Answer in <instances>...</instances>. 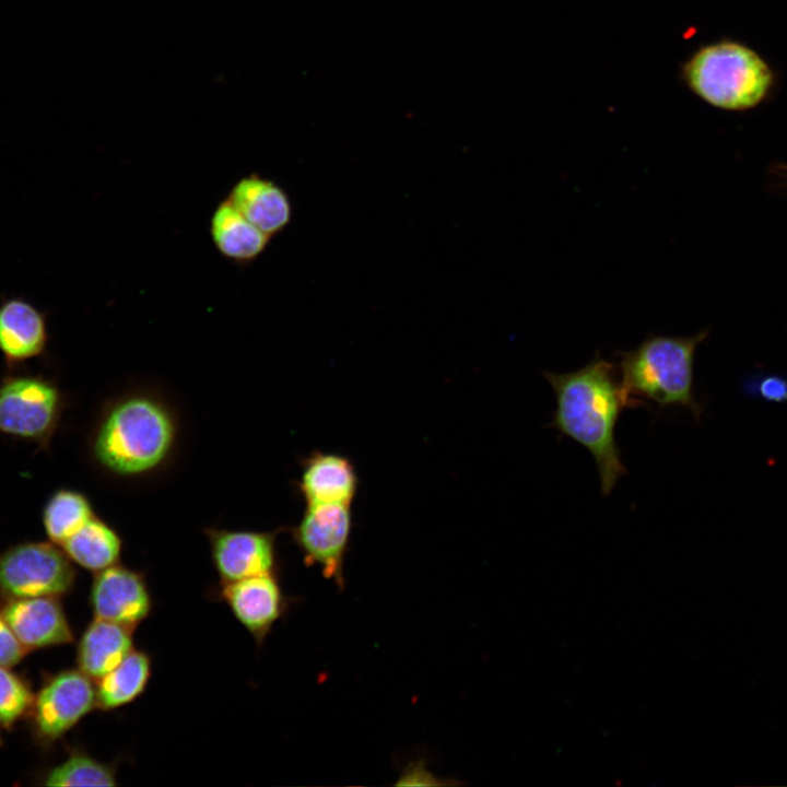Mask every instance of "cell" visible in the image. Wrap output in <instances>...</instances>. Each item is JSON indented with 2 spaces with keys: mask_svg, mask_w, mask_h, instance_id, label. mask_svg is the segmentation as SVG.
<instances>
[{
  "mask_svg": "<svg viewBox=\"0 0 787 787\" xmlns=\"http://www.w3.org/2000/svg\"><path fill=\"white\" fill-rule=\"evenodd\" d=\"M551 385L556 407L548 426L578 443L592 456L600 489L609 496L626 474L615 426L629 408L618 378L616 365L599 353L584 367L564 374L542 372Z\"/></svg>",
  "mask_w": 787,
  "mask_h": 787,
  "instance_id": "6da1fadb",
  "label": "cell"
},
{
  "mask_svg": "<svg viewBox=\"0 0 787 787\" xmlns=\"http://www.w3.org/2000/svg\"><path fill=\"white\" fill-rule=\"evenodd\" d=\"M178 435L172 409L151 393H129L102 413L91 453L105 471L124 478L149 474L172 455Z\"/></svg>",
  "mask_w": 787,
  "mask_h": 787,
  "instance_id": "7a4b0ae2",
  "label": "cell"
},
{
  "mask_svg": "<svg viewBox=\"0 0 787 787\" xmlns=\"http://www.w3.org/2000/svg\"><path fill=\"white\" fill-rule=\"evenodd\" d=\"M708 336V328L691 337L649 334L635 349L616 351L619 381L629 408L646 402L658 411L681 407L701 422L704 411L694 392V359Z\"/></svg>",
  "mask_w": 787,
  "mask_h": 787,
  "instance_id": "3957f363",
  "label": "cell"
},
{
  "mask_svg": "<svg viewBox=\"0 0 787 787\" xmlns=\"http://www.w3.org/2000/svg\"><path fill=\"white\" fill-rule=\"evenodd\" d=\"M682 79L702 101L728 111L755 108L775 83L770 64L751 47L731 39L701 46L683 63Z\"/></svg>",
  "mask_w": 787,
  "mask_h": 787,
  "instance_id": "277c9868",
  "label": "cell"
},
{
  "mask_svg": "<svg viewBox=\"0 0 787 787\" xmlns=\"http://www.w3.org/2000/svg\"><path fill=\"white\" fill-rule=\"evenodd\" d=\"M63 408L59 387L39 375H12L0 383V433L47 448Z\"/></svg>",
  "mask_w": 787,
  "mask_h": 787,
  "instance_id": "5b68a950",
  "label": "cell"
},
{
  "mask_svg": "<svg viewBox=\"0 0 787 787\" xmlns=\"http://www.w3.org/2000/svg\"><path fill=\"white\" fill-rule=\"evenodd\" d=\"M75 577L72 561L52 542H23L0 553L2 598H60L71 591Z\"/></svg>",
  "mask_w": 787,
  "mask_h": 787,
  "instance_id": "8992f818",
  "label": "cell"
},
{
  "mask_svg": "<svg viewBox=\"0 0 787 787\" xmlns=\"http://www.w3.org/2000/svg\"><path fill=\"white\" fill-rule=\"evenodd\" d=\"M94 708L96 693L92 679L80 669H67L52 676L39 689L30 715L36 736L51 742Z\"/></svg>",
  "mask_w": 787,
  "mask_h": 787,
  "instance_id": "52a82bcc",
  "label": "cell"
},
{
  "mask_svg": "<svg viewBox=\"0 0 787 787\" xmlns=\"http://www.w3.org/2000/svg\"><path fill=\"white\" fill-rule=\"evenodd\" d=\"M348 504H314L294 530V539L307 565H318L324 577L344 586L343 562L352 517Z\"/></svg>",
  "mask_w": 787,
  "mask_h": 787,
  "instance_id": "ba28073f",
  "label": "cell"
},
{
  "mask_svg": "<svg viewBox=\"0 0 787 787\" xmlns=\"http://www.w3.org/2000/svg\"><path fill=\"white\" fill-rule=\"evenodd\" d=\"M94 618L134 629L152 610L144 576L119 563L95 573L90 591Z\"/></svg>",
  "mask_w": 787,
  "mask_h": 787,
  "instance_id": "9c48e42d",
  "label": "cell"
},
{
  "mask_svg": "<svg viewBox=\"0 0 787 787\" xmlns=\"http://www.w3.org/2000/svg\"><path fill=\"white\" fill-rule=\"evenodd\" d=\"M221 583L274 573L275 535L265 531L209 528L204 531Z\"/></svg>",
  "mask_w": 787,
  "mask_h": 787,
  "instance_id": "30bf717a",
  "label": "cell"
},
{
  "mask_svg": "<svg viewBox=\"0 0 787 787\" xmlns=\"http://www.w3.org/2000/svg\"><path fill=\"white\" fill-rule=\"evenodd\" d=\"M220 596L258 645L286 609V598L274 573L224 583Z\"/></svg>",
  "mask_w": 787,
  "mask_h": 787,
  "instance_id": "8fae6325",
  "label": "cell"
},
{
  "mask_svg": "<svg viewBox=\"0 0 787 787\" xmlns=\"http://www.w3.org/2000/svg\"><path fill=\"white\" fill-rule=\"evenodd\" d=\"M0 612L28 651L74 639L58 597L3 598Z\"/></svg>",
  "mask_w": 787,
  "mask_h": 787,
  "instance_id": "7c38bea8",
  "label": "cell"
},
{
  "mask_svg": "<svg viewBox=\"0 0 787 787\" xmlns=\"http://www.w3.org/2000/svg\"><path fill=\"white\" fill-rule=\"evenodd\" d=\"M48 342L44 314L30 302L14 297L0 305V353L10 365L43 354Z\"/></svg>",
  "mask_w": 787,
  "mask_h": 787,
  "instance_id": "4fadbf2b",
  "label": "cell"
},
{
  "mask_svg": "<svg viewBox=\"0 0 787 787\" xmlns=\"http://www.w3.org/2000/svg\"><path fill=\"white\" fill-rule=\"evenodd\" d=\"M227 199L270 237L291 221L292 207L287 193L277 183L258 174L239 178L231 188Z\"/></svg>",
  "mask_w": 787,
  "mask_h": 787,
  "instance_id": "5bb4252c",
  "label": "cell"
},
{
  "mask_svg": "<svg viewBox=\"0 0 787 787\" xmlns=\"http://www.w3.org/2000/svg\"><path fill=\"white\" fill-rule=\"evenodd\" d=\"M357 478L352 463L343 456L314 454L305 462L299 489L307 503L348 504L353 500Z\"/></svg>",
  "mask_w": 787,
  "mask_h": 787,
  "instance_id": "9a60e30c",
  "label": "cell"
},
{
  "mask_svg": "<svg viewBox=\"0 0 787 787\" xmlns=\"http://www.w3.org/2000/svg\"><path fill=\"white\" fill-rule=\"evenodd\" d=\"M133 629L96 619L86 626L77 648L78 669L98 680L133 649Z\"/></svg>",
  "mask_w": 787,
  "mask_h": 787,
  "instance_id": "2e32d148",
  "label": "cell"
},
{
  "mask_svg": "<svg viewBox=\"0 0 787 787\" xmlns=\"http://www.w3.org/2000/svg\"><path fill=\"white\" fill-rule=\"evenodd\" d=\"M211 240L221 256L236 263L257 259L270 236L248 221L226 198L210 219Z\"/></svg>",
  "mask_w": 787,
  "mask_h": 787,
  "instance_id": "e0dca14e",
  "label": "cell"
},
{
  "mask_svg": "<svg viewBox=\"0 0 787 787\" xmlns=\"http://www.w3.org/2000/svg\"><path fill=\"white\" fill-rule=\"evenodd\" d=\"M151 673L150 655L133 648L114 669L96 680V708L107 712L132 703L146 689Z\"/></svg>",
  "mask_w": 787,
  "mask_h": 787,
  "instance_id": "ac0fdd59",
  "label": "cell"
},
{
  "mask_svg": "<svg viewBox=\"0 0 787 787\" xmlns=\"http://www.w3.org/2000/svg\"><path fill=\"white\" fill-rule=\"evenodd\" d=\"M60 547L72 563L97 573L119 563L122 539L95 515Z\"/></svg>",
  "mask_w": 787,
  "mask_h": 787,
  "instance_id": "d6986e66",
  "label": "cell"
},
{
  "mask_svg": "<svg viewBox=\"0 0 787 787\" xmlns=\"http://www.w3.org/2000/svg\"><path fill=\"white\" fill-rule=\"evenodd\" d=\"M93 516L92 504L83 493L59 489L45 503L42 519L50 542L60 547Z\"/></svg>",
  "mask_w": 787,
  "mask_h": 787,
  "instance_id": "ffe728a7",
  "label": "cell"
},
{
  "mask_svg": "<svg viewBox=\"0 0 787 787\" xmlns=\"http://www.w3.org/2000/svg\"><path fill=\"white\" fill-rule=\"evenodd\" d=\"M45 786H116V768L86 752L72 751L60 764L46 772Z\"/></svg>",
  "mask_w": 787,
  "mask_h": 787,
  "instance_id": "44dd1931",
  "label": "cell"
},
{
  "mask_svg": "<svg viewBox=\"0 0 787 787\" xmlns=\"http://www.w3.org/2000/svg\"><path fill=\"white\" fill-rule=\"evenodd\" d=\"M34 694L21 676L8 667H0V726L9 729L30 714Z\"/></svg>",
  "mask_w": 787,
  "mask_h": 787,
  "instance_id": "7402d4cb",
  "label": "cell"
},
{
  "mask_svg": "<svg viewBox=\"0 0 787 787\" xmlns=\"http://www.w3.org/2000/svg\"><path fill=\"white\" fill-rule=\"evenodd\" d=\"M27 653L0 612V667L17 665Z\"/></svg>",
  "mask_w": 787,
  "mask_h": 787,
  "instance_id": "603a6c76",
  "label": "cell"
},
{
  "mask_svg": "<svg viewBox=\"0 0 787 787\" xmlns=\"http://www.w3.org/2000/svg\"><path fill=\"white\" fill-rule=\"evenodd\" d=\"M759 396L768 402L787 401V378L780 375H767L755 385Z\"/></svg>",
  "mask_w": 787,
  "mask_h": 787,
  "instance_id": "cb8c5ba5",
  "label": "cell"
},
{
  "mask_svg": "<svg viewBox=\"0 0 787 787\" xmlns=\"http://www.w3.org/2000/svg\"><path fill=\"white\" fill-rule=\"evenodd\" d=\"M772 177L771 189L787 193V163L774 162L768 167Z\"/></svg>",
  "mask_w": 787,
  "mask_h": 787,
  "instance_id": "d4e9b609",
  "label": "cell"
},
{
  "mask_svg": "<svg viewBox=\"0 0 787 787\" xmlns=\"http://www.w3.org/2000/svg\"><path fill=\"white\" fill-rule=\"evenodd\" d=\"M0 744H1V736H0Z\"/></svg>",
  "mask_w": 787,
  "mask_h": 787,
  "instance_id": "484cf974",
  "label": "cell"
}]
</instances>
